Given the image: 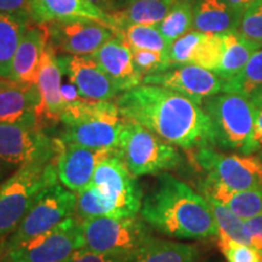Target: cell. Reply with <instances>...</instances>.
I'll return each mask as SVG.
<instances>
[{
  "mask_svg": "<svg viewBox=\"0 0 262 262\" xmlns=\"http://www.w3.org/2000/svg\"><path fill=\"white\" fill-rule=\"evenodd\" d=\"M125 120L136 122L163 140L183 149L211 146V124L199 103L185 95L159 86L140 84L117 97Z\"/></svg>",
  "mask_w": 262,
  "mask_h": 262,
  "instance_id": "cell-1",
  "label": "cell"
},
{
  "mask_svg": "<svg viewBox=\"0 0 262 262\" xmlns=\"http://www.w3.org/2000/svg\"><path fill=\"white\" fill-rule=\"evenodd\" d=\"M140 216L148 226L168 237L202 241L217 235V226L205 196L168 172L142 201Z\"/></svg>",
  "mask_w": 262,
  "mask_h": 262,
  "instance_id": "cell-2",
  "label": "cell"
},
{
  "mask_svg": "<svg viewBox=\"0 0 262 262\" xmlns=\"http://www.w3.org/2000/svg\"><path fill=\"white\" fill-rule=\"evenodd\" d=\"M60 139L94 149L117 150L125 119L117 104L86 98L67 102L61 113Z\"/></svg>",
  "mask_w": 262,
  "mask_h": 262,
  "instance_id": "cell-3",
  "label": "cell"
},
{
  "mask_svg": "<svg viewBox=\"0 0 262 262\" xmlns=\"http://www.w3.org/2000/svg\"><path fill=\"white\" fill-rule=\"evenodd\" d=\"M202 108L210 119L212 147L234 149L242 155L255 152L253 134L257 108L250 98L220 93L205 98Z\"/></svg>",
  "mask_w": 262,
  "mask_h": 262,
  "instance_id": "cell-4",
  "label": "cell"
},
{
  "mask_svg": "<svg viewBox=\"0 0 262 262\" xmlns=\"http://www.w3.org/2000/svg\"><path fill=\"white\" fill-rule=\"evenodd\" d=\"M58 180L56 162L18 166L0 183V242L15 231L40 193Z\"/></svg>",
  "mask_w": 262,
  "mask_h": 262,
  "instance_id": "cell-5",
  "label": "cell"
},
{
  "mask_svg": "<svg viewBox=\"0 0 262 262\" xmlns=\"http://www.w3.org/2000/svg\"><path fill=\"white\" fill-rule=\"evenodd\" d=\"M117 153L136 178L173 170L182 160L171 143L146 126L130 120L124 123Z\"/></svg>",
  "mask_w": 262,
  "mask_h": 262,
  "instance_id": "cell-6",
  "label": "cell"
},
{
  "mask_svg": "<svg viewBox=\"0 0 262 262\" xmlns=\"http://www.w3.org/2000/svg\"><path fill=\"white\" fill-rule=\"evenodd\" d=\"M84 244L81 221L73 215L44 233L0 251V262H67Z\"/></svg>",
  "mask_w": 262,
  "mask_h": 262,
  "instance_id": "cell-7",
  "label": "cell"
},
{
  "mask_svg": "<svg viewBox=\"0 0 262 262\" xmlns=\"http://www.w3.org/2000/svg\"><path fill=\"white\" fill-rule=\"evenodd\" d=\"M81 229L84 248L96 253L133 254L150 235L140 215L88 219L81 221Z\"/></svg>",
  "mask_w": 262,
  "mask_h": 262,
  "instance_id": "cell-8",
  "label": "cell"
},
{
  "mask_svg": "<svg viewBox=\"0 0 262 262\" xmlns=\"http://www.w3.org/2000/svg\"><path fill=\"white\" fill-rule=\"evenodd\" d=\"M77 194L58 183L45 188L11 234L0 242V251L39 235L74 215Z\"/></svg>",
  "mask_w": 262,
  "mask_h": 262,
  "instance_id": "cell-9",
  "label": "cell"
},
{
  "mask_svg": "<svg viewBox=\"0 0 262 262\" xmlns=\"http://www.w3.org/2000/svg\"><path fill=\"white\" fill-rule=\"evenodd\" d=\"M63 142L51 139L40 126L0 123V160L11 166L55 162Z\"/></svg>",
  "mask_w": 262,
  "mask_h": 262,
  "instance_id": "cell-10",
  "label": "cell"
},
{
  "mask_svg": "<svg viewBox=\"0 0 262 262\" xmlns=\"http://www.w3.org/2000/svg\"><path fill=\"white\" fill-rule=\"evenodd\" d=\"M196 164L205 170L206 179L229 189H262V160L250 155H225L206 146L196 148Z\"/></svg>",
  "mask_w": 262,
  "mask_h": 262,
  "instance_id": "cell-11",
  "label": "cell"
},
{
  "mask_svg": "<svg viewBox=\"0 0 262 262\" xmlns=\"http://www.w3.org/2000/svg\"><path fill=\"white\" fill-rule=\"evenodd\" d=\"M116 205L120 216L139 215L142 206V189L117 150L95 170L93 182Z\"/></svg>",
  "mask_w": 262,
  "mask_h": 262,
  "instance_id": "cell-12",
  "label": "cell"
},
{
  "mask_svg": "<svg viewBox=\"0 0 262 262\" xmlns=\"http://www.w3.org/2000/svg\"><path fill=\"white\" fill-rule=\"evenodd\" d=\"M49 44L56 52L67 55H93L116 35L113 29L90 18H72L47 25Z\"/></svg>",
  "mask_w": 262,
  "mask_h": 262,
  "instance_id": "cell-13",
  "label": "cell"
},
{
  "mask_svg": "<svg viewBox=\"0 0 262 262\" xmlns=\"http://www.w3.org/2000/svg\"><path fill=\"white\" fill-rule=\"evenodd\" d=\"M142 84L159 85L191 98L202 106L205 98L224 91V79L215 72L195 64L171 66L166 71L148 74Z\"/></svg>",
  "mask_w": 262,
  "mask_h": 262,
  "instance_id": "cell-14",
  "label": "cell"
},
{
  "mask_svg": "<svg viewBox=\"0 0 262 262\" xmlns=\"http://www.w3.org/2000/svg\"><path fill=\"white\" fill-rule=\"evenodd\" d=\"M62 73L75 85L80 96L91 101H110L122 93L91 55H57Z\"/></svg>",
  "mask_w": 262,
  "mask_h": 262,
  "instance_id": "cell-15",
  "label": "cell"
},
{
  "mask_svg": "<svg viewBox=\"0 0 262 262\" xmlns=\"http://www.w3.org/2000/svg\"><path fill=\"white\" fill-rule=\"evenodd\" d=\"M116 150L94 149L77 143H63L56 160L57 176L66 188L83 191L93 182L95 170Z\"/></svg>",
  "mask_w": 262,
  "mask_h": 262,
  "instance_id": "cell-16",
  "label": "cell"
},
{
  "mask_svg": "<svg viewBox=\"0 0 262 262\" xmlns=\"http://www.w3.org/2000/svg\"><path fill=\"white\" fill-rule=\"evenodd\" d=\"M224 49V34L191 31L171 42L168 56L171 66L195 64L216 72Z\"/></svg>",
  "mask_w": 262,
  "mask_h": 262,
  "instance_id": "cell-17",
  "label": "cell"
},
{
  "mask_svg": "<svg viewBox=\"0 0 262 262\" xmlns=\"http://www.w3.org/2000/svg\"><path fill=\"white\" fill-rule=\"evenodd\" d=\"M32 24L47 26L50 22L72 18H90L116 29L112 15L95 6L89 0H28Z\"/></svg>",
  "mask_w": 262,
  "mask_h": 262,
  "instance_id": "cell-18",
  "label": "cell"
},
{
  "mask_svg": "<svg viewBox=\"0 0 262 262\" xmlns=\"http://www.w3.org/2000/svg\"><path fill=\"white\" fill-rule=\"evenodd\" d=\"M0 123L44 127L38 84H15L0 91Z\"/></svg>",
  "mask_w": 262,
  "mask_h": 262,
  "instance_id": "cell-19",
  "label": "cell"
},
{
  "mask_svg": "<svg viewBox=\"0 0 262 262\" xmlns=\"http://www.w3.org/2000/svg\"><path fill=\"white\" fill-rule=\"evenodd\" d=\"M48 42L47 26L29 25L15 52L9 79L21 85L37 84L41 57Z\"/></svg>",
  "mask_w": 262,
  "mask_h": 262,
  "instance_id": "cell-20",
  "label": "cell"
},
{
  "mask_svg": "<svg viewBox=\"0 0 262 262\" xmlns=\"http://www.w3.org/2000/svg\"><path fill=\"white\" fill-rule=\"evenodd\" d=\"M91 56L116 81L122 93L142 84L143 75L136 70L133 50L118 35H114L107 42H104Z\"/></svg>",
  "mask_w": 262,
  "mask_h": 262,
  "instance_id": "cell-21",
  "label": "cell"
},
{
  "mask_svg": "<svg viewBox=\"0 0 262 262\" xmlns=\"http://www.w3.org/2000/svg\"><path fill=\"white\" fill-rule=\"evenodd\" d=\"M62 70L57 61V52L48 42L42 54L38 77V88L41 95L42 125L57 124L66 106L62 96Z\"/></svg>",
  "mask_w": 262,
  "mask_h": 262,
  "instance_id": "cell-22",
  "label": "cell"
},
{
  "mask_svg": "<svg viewBox=\"0 0 262 262\" xmlns=\"http://www.w3.org/2000/svg\"><path fill=\"white\" fill-rule=\"evenodd\" d=\"M241 14L225 0H194L193 31L211 34H225L237 31Z\"/></svg>",
  "mask_w": 262,
  "mask_h": 262,
  "instance_id": "cell-23",
  "label": "cell"
},
{
  "mask_svg": "<svg viewBox=\"0 0 262 262\" xmlns=\"http://www.w3.org/2000/svg\"><path fill=\"white\" fill-rule=\"evenodd\" d=\"M201 189L204 195L222 203L244 221L262 214V189L235 191L209 179L201 183Z\"/></svg>",
  "mask_w": 262,
  "mask_h": 262,
  "instance_id": "cell-24",
  "label": "cell"
},
{
  "mask_svg": "<svg viewBox=\"0 0 262 262\" xmlns=\"http://www.w3.org/2000/svg\"><path fill=\"white\" fill-rule=\"evenodd\" d=\"M196 247L149 235L131 255L129 262H196Z\"/></svg>",
  "mask_w": 262,
  "mask_h": 262,
  "instance_id": "cell-25",
  "label": "cell"
},
{
  "mask_svg": "<svg viewBox=\"0 0 262 262\" xmlns=\"http://www.w3.org/2000/svg\"><path fill=\"white\" fill-rule=\"evenodd\" d=\"M171 5L168 0H133L122 10L111 14L116 25L114 33L129 25L157 26L165 17Z\"/></svg>",
  "mask_w": 262,
  "mask_h": 262,
  "instance_id": "cell-26",
  "label": "cell"
},
{
  "mask_svg": "<svg viewBox=\"0 0 262 262\" xmlns=\"http://www.w3.org/2000/svg\"><path fill=\"white\" fill-rule=\"evenodd\" d=\"M224 41V54H222L220 66L215 73L224 80H228L243 70L249 58L262 47L245 39L237 31L225 33Z\"/></svg>",
  "mask_w": 262,
  "mask_h": 262,
  "instance_id": "cell-27",
  "label": "cell"
},
{
  "mask_svg": "<svg viewBox=\"0 0 262 262\" xmlns=\"http://www.w3.org/2000/svg\"><path fill=\"white\" fill-rule=\"evenodd\" d=\"M31 19L0 11V77L9 78L15 52Z\"/></svg>",
  "mask_w": 262,
  "mask_h": 262,
  "instance_id": "cell-28",
  "label": "cell"
},
{
  "mask_svg": "<svg viewBox=\"0 0 262 262\" xmlns=\"http://www.w3.org/2000/svg\"><path fill=\"white\" fill-rule=\"evenodd\" d=\"M74 216L80 221L100 216L122 217L116 205L94 183H90L86 188L77 193Z\"/></svg>",
  "mask_w": 262,
  "mask_h": 262,
  "instance_id": "cell-29",
  "label": "cell"
},
{
  "mask_svg": "<svg viewBox=\"0 0 262 262\" xmlns=\"http://www.w3.org/2000/svg\"><path fill=\"white\" fill-rule=\"evenodd\" d=\"M116 35L122 38L131 50H155L168 54L171 45L163 37L157 26L129 25L118 29Z\"/></svg>",
  "mask_w": 262,
  "mask_h": 262,
  "instance_id": "cell-30",
  "label": "cell"
},
{
  "mask_svg": "<svg viewBox=\"0 0 262 262\" xmlns=\"http://www.w3.org/2000/svg\"><path fill=\"white\" fill-rule=\"evenodd\" d=\"M193 0H178L171 5L169 12L157 25L166 41L173 42L193 29Z\"/></svg>",
  "mask_w": 262,
  "mask_h": 262,
  "instance_id": "cell-31",
  "label": "cell"
},
{
  "mask_svg": "<svg viewBox=\"0 0 262 262\" xmlns=\"http://www.w3.org/2000/svg\"><path fill=\"white\" fill-rule=\"evenodd\" d=\"M262 88V49L255 51L237 75L224 80L222 93H233L250 97Z\"/></svg>",
  "mask_w": 262,
  "mask_h": 262,
  "instance_id": "cell-32",
  "label": "cell"
},
{
  "mask_svg": "<svg viewBox=\"0 0 262 262\" xmlns=\"http://www.w3.org/2000/svg\"><path fill=\"white\" fill-rule=\"evenodd\" d=\"M204 196L210 205L212 216H214L216 226H217V235H224V237L231 238L239 243L250 245L247 224L243 219L235 215L231 209L216 199L209 195Z\"/></svg>",
  "mask_w": 262,
  "mask_h": 262,
  "instance_id": "cell-33",
  "label": "cell"
},
{
  "mask_svg": "<svg viewBox=\"0 0 262 262\" xmlns=\"http://www.w3.org/2000/svg\"><path fill=\"white\" fill-rule=\"evenodd\" d=\"M237 32L262 47V0H253L243 10Z\"/></svg>",
  "mask_w": 262,
  "mask_h": 262,
  "instance_id": "cell-34",
  "label": "cell"
},
{
  "mask_svg": "<svg viewBox=\"0 0 262 262\" xmlns=\"http://www.w3.org/2000/svg\"><path fill=\"white\" fill-rule=\"evenodd\" d=\"M134 63L143 78L148 74L159 73L171 67L166 52L155 50H133Z\"/></svg>",
  "mask_w": 262,
  "mask_h": 262,
  "instance_id": "cell-35",
  "label": "cell"
},
{
  "mask_svg": "<svg viewBox=\"0 0 262 262\" xmlns=\"http://www.w3.org/2000/svg\"><path fill=\"white\" fill-rule=\"evenodd\" d=\"M216 237H217L219 248L227 262H261V254L255 248L239 243L224 235H216Z\"/></svg>",
  "mask_w": 262,
  "mask_h": 262,
  "instance_id": "cell-36",
  "label": "cell"
},
{
  "mask_svg": "<svg viewBox=\"0 0 262 262\" xmlns=\"http://www.w3.org/2000/svg\"><path fill=\"white\" fill-rule=\"evenodd\" d=\"M133 254L96 253L81 248L72 255L67 262H129Z\"/></svg>",
  "mask_w": 262,
  "mask_h": 262,
  "instance_id": "cell-37",
  "label": "cell"
},
{
  "mask_svg": "<svg viewBox=\"0 0 262 262\" xmlns=\"http://www.w3.org/2000/svg\"><path fill=\"white\" fill-rule=\"evenodd\" d=\"M250 245L256 249L262 256V214L245 220Z\"/></svg>",
  "mask_w": 262,
  "mask_h": 262,
  "instance_id": "cell-38",
  "label": "cell"
},
{
  "mask_svg": "<svg viewBox=\"0 0 262 262\" xmlns=\"http://www.w3.org/2000/svg\"><path fill=\"white\" fill-rule=\"evenodd\" d=\"M0 11L29 18L28 0H0Z\"/></svg>",
  "mask_w": 262,
  "mask_h": 262,
  "instance_id": "cell-39",
  "label": "cell"
},
{
  "mask_svg": "<svg viewBox=\"0 0 262 262\" xmlns=\"http://www.w3.org/2000/svg\"><path fill=\"white\" fill-rule=\"evenodd\" d=\"M253 145L255 150L260 149L262 147V110H257L256 118H255Z\"/></svg>",
  "mask_w": 262,
  "mask_h": 262,
  "instance_id": "cell-40",
  "label": "cell"
},
{
  "mask_svg": "<svg viewBox=\"0 0 262 262\" xmlns=\"http://www.w3.org/2000/svg\"><path fill=\"white\" fill-rule=\"evenodd\" d=\"M62 96H63L66 103L67 102H73V101L81 100L79 91H78L77 88H75L74 84H72L71 81L67 84H62Z\"/></svg>",
  "mask_w": 262,
  "mask_h": 262,
  "instance_id": "cell-41",
  "label": "cell"
},
{
  "mask_svg": "<svg viewBox=\"0 0 262 262\" xmlns=\"http://www.w3.org/2000/svg\"><path fill=\"white\" fill-rule=\"evenodd\" d=\"M89 2L107 14H113L118 10L117 0H89Z\"/></svg>",
  "mask_w": 262,
  "mask_h": 262,
  "instance_id": "cell-42",
  "label": "cell"
},
{
  "mask_svg": "<svg viewBox=\"0 0 262 262\" xmlns=\"http://www.w3.org/2000/svg\"><path fill=\"white\" fill-rule=\"evenodd\" d=\"M225 2L227 3L229 6H231L234 11H237L238 14L242 15L243 10L247 8V5L250 4L253 0H225Z\"/></svg>",
  "mask_w": 262,
  "mask_h": 262,
  "instance_id": "cell-43",
  "label": "cell"
},
{
  "mask_svg": "<svg viewBox=\"0 0 262 262\" xmlns=\"http://www.w3.org/2000/svg\"><path fill=\"white\" fill-rule=\"evenodd\" d=\"M12 170H14V166L9 165V164L0 160V183L5 181V178L9 175L10 171H12Z\"/></svg>",
  "mask_w": 262,
  "mask_h": 262,
  "instance_id": "cell-44",
  "label": "cell"
},
{
  "mask_svg": "<svg viewBox=\"0 0 262 262\" xmlns=\"http://www.w3.org/2000/svg\"><path fill=\"white\" fill-rule=\"evenodd\" d=\"M249 98H250V101L257 110H262V88L260 90H257L256 93L251 95Z\"/></svg>",
  "mask_w": 262,
  "mask_h": 262,
  "instance_id": "cell-45",
  "label": "cell"
},
{
  "mask_svg": "<svg viewBox=\"0 0 262 262\" xmlns=\"http://www.w3.org/2000/svg\"><path fill=\"white\" fill-rule=\"evenodd\" d=\"M15 84H17V83H15V81H12L11 79H9V78L0 77V91L6 89V88L12 86V85H15Z\"/></svg>",
  "mask_w": 262,
  "mask_h": 262,
  "instance_id": "cell-46",
  "label": "cell"
},
{
  "mask_svg": "<svg viewBox=\"0 0 262 262\" xmlns=\"http://www.w3.org/2000/svg\"><path fill=\"white\" fill-rule=\"evenodd\" d=\"M133 2V0H117V5H118V10L117 11H119V10H122L124 6H126L129 3Z\"/></svg>",
  "mask_w": 262,
  "mask_h": 262,
  "instance_id": "cell-47",
  "label": "cell"
},
{
  "mask_svg": "<svg viewBox=\"0 0 262 262\" xmlns=\"http://www.w3.org/2000/svg\"><path fill=\"white\" fill-rule=\"evenodd\" d=\"M168 2H169V3H171V4H173V3L178 2V0H168Z\"/></svg>",
  "mask_w": 262,
  "mask_h": 262,
  "instance_id": "cell-48",
  "label": "cell"
},
{
  "mask_svg": "<svg viewBox=\"0 0 262 262\" xmlns=\"http://www.w3.org/2000/svg\"><path fill=\"white\" fill-rule=\"evenodd\" d=\"M193 2H194V0H193Z\"/></svg>",
  "mask_w": 262,
  "mask_h": 262,
  "instance_id": "cell-49",
  "label": "cell"
},
{
  "mask_svg": "<svg viewBox=\"0 0 262 262\" xmlns=\"http://www.w3.org/2000/svg\"><path fill=\"white\" fill-rule=\"evenodd\" d=\"M261 262H262V260H261Z\"/></svg>",
  "mask_w": 262,
  "mask_h": 262,
  "instance_id": "cell-50",
  "label": "cell"
}]
</instances>
